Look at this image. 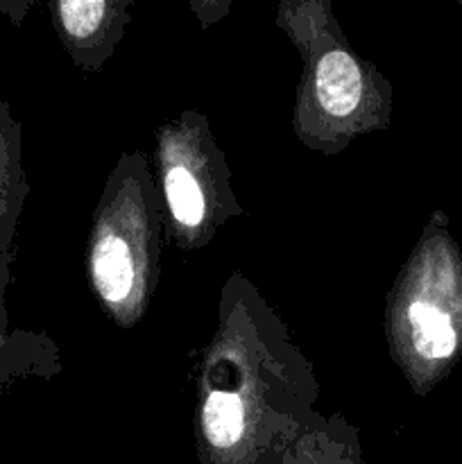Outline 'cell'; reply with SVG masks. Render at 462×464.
I'll use <instances>...</instances> for the list:
<instances>
[{"label": "cell", "mask_w": 462, "mask_h": 464, "mask_svg": "<svg viewBox=\"0 0 462 464\" xmlns=\"http://www.w3.org/2000/svg\"><path fill=\"white\" fill-rule=\"evenodd\" d=\"M313 362L249 276L220 288L216 329L195 372V453L199 464H284L320 417Z\"/></svg>", "instance_id": "1"}, {"label": "cell", "mask_w": 462, "mask_h": 464, "mask_svg": "<svg viewBox=\"0 0 462 464\" xmlns=\"http://www.w3.org/2000/svg\"><path fill=\"white\" fill-rule=\"evenodd\" d=\"M274 23L303 63L293 107L303 148L335 157L361 136L388 130L394 86L351 48L333 0H279Z\"/></svg>", "instance_id": "2"}, {"label": "cell", "mask_w": 462, "mask_h": 464, "mask_svg": "<svg viewBox=\"0 0 462 464\" xmlns=\"http://www.w3.org/2000/svg\"><path fill=\"white\" fill-rule=\"evenodd\" d=\"M168 240L166 208L143 150L122 152L104 179L86 236L91 295L118 329H131L152 306Z\"/></svg>", "instance_id": "3"}, {"label": "cell", "mask_w": 462, "mask_h": 464, "mask_svg": "<svg viewBox=\"0 0 462 464\" xmlns=\"http://www.w3.org/2000/svg\"><path fill=\"white\" fill-rule=\"evenodd\" d=\"M383 329L390 358L417 397L462 361V249L439 208L385 297Z\"/></svg>", "instance_id": "4"}, {"label": "cell", "mask_w": 462, "mask_h": 464, "mask_svg": "<svg viewBox=\"0 0 462 464\" xmlns=\"http://www.w3.org/2000/svg\"><path fill=\"white\" fill-rule=\"evenodd\" d=\"M152 166L166 208L168 238L181 252H202L220 227L245 213L225 150L197 109H184L159 127Z\"/></svg>", "instance_id": "5"}, {"label": "cell", "mask_w": 462, "mask_h": 464, "mask_svg": "<svg viewBox=\"0 0 462 464\" xmlns=\"http://www.w3.org/2000/svg\"><path fill=\"white\" fill-rule=\"evenodd\" d=\"M134 0H48L53 27L82 72H100L125 39Z\"/></svg>", "instance_id": "6"}, {"label": "cell", "mask_w": 462, "mask_h": 464, "mask_svg": "<svg viewBox=\"0 0 462 464\" xmlns=\"http://www.w3.org/2000/svg\"><path fill=\"white\" fill-rule=\"evenodd\" d=\"M30 195L23 168V127L14 118L7 100L0 98V324H12L7 311V290L16 258V229Z\"/></svg>", "instance_id": "7"}, {"label": "cell", "mask_w": 462, "mask_h": 464, "mask_svg": "<svg viewBox=\"0 0 462 464\" xmlns=\"http://www.w3.org/2000/svg\"><path fill=\"white\" fill-rule=\"evenodd\" d=\"M62 372V353L48 334L0 324V392L18 381H50Z\"/></svg>", "instance_id": "8"}, {"label": "cell", "mask_w": 462, "mask_h": 464, "mask_svg": "<svg viewBox=\"0 0 462 464\" xmlns=\"http://www.w3.org/2000/svg\"><path fill=\"white\" fill-rule=\"evenodd\" d=\"M284 464H362L361 429L340 412H320L285 453Z\"/></svg>", "instance_id": "9"}, {"label": "cell", "mask_w": 462, "mask_h": 464, "mask_svg": "<svg viewBox=\"0 0 462 464\" xmlns=\"http://www.w3.org/2000/svg\"><path fill=\"white\" fill-rule=\"evenodd\" d=\"M231 5L234 0H188V7L199 30H211L213 25L225 21L231 12Z\"/></svg>", "instance_id": "10"}, {"label": "cell", "mask_w": 462, "mask_h": 464, "mask_svg": "<svg viewBox=\"0 0 462 464\" xmlns=\"http://www.w3.org/2000/svg\"><path fill=\"white\" fill-rule=\"evenodd\" d=\"M41 0H0V14L7 18L12 25L21 27L25 23L27 14L39 5Z\"/></svg>", "instance_id": "11"}]
</instances>
